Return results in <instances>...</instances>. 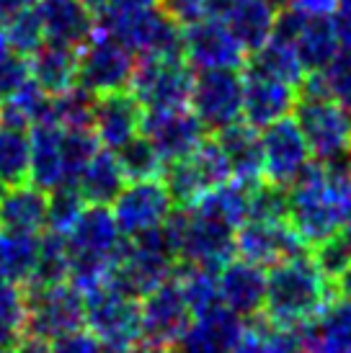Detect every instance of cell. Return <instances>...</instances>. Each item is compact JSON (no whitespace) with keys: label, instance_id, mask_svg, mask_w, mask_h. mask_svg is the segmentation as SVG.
<instances>
[{"label":"cell","instance_id":"obj_1","mask_svg":"<svg viewBox=\"0 0 351 353\" xmlns=\"http://www.w3.org/2000/svg\"><path fill=\"white\" fill-rule=\"evenodd\" d=\"M351 216V157L310 163L290 186V225L307 248L339 235Z\"/></svg>","mask_w":351,"mask_h":353},{"label":"cell","instance_id":"obj_2","mask_svg":"<svg viewBox=\"0 0 351 353\" xmlns=\"http://www.w3.org/2000/svg\"><path fill=\"white\" fill-rule=\"evenodd\" d=\"M333 299L331 284L310 253L294 255L272 265L266 274L263 317L276 325H305L318 317Z\"/></svg>","mask_w":351,"mask_h":353},{"label":"cell","instance_id":"obj_3","mask_svg":"<svg viewBox=\"0 0 351 353\" xmlns=\"http://www.w3.org/2000/svg\"><path fill=\"white\" fill-rule=\"evenodd\" d=\"M93 29L119 41L137 57H184V26L160 8L137 13L101 10Z\"/></svg>","mask_w":351,"mask_h":353},{"label":"cell","instance_id":"obj_4","mask_svg":"<svg viewBox=\"0 0 351 353\" xmlns=\"http://www.w3.org/2000/svg\"><path fill=\"white\" fill-rule=\"evenodd\" d=\"M86 325L96 335L98 343L111 351L127 353L142 341V312L140 299L119 292L108 281H101L86 292Z\"/></svg>","mask_w":351,"mask_h":353},{"label":"cell","instance_id":"obj_5","mask_svg":"<svg viewBox=\"0 0 351 353\" xmlns=\"http://www.w3.org/2000/svg\"><path fill=\"white\" fill-rule=\"evenodd\" d=\"M294 121L318 163L351 157V111L333 99H297Z\"/></svg>","mask_w":351,"mask_h":353},{"label":"cell","instance_id":"obj_6","mask_svg":"<svg viewBox=\"0 0 351 353\" xmlns=\"http://www.w3.org/2000/svg\"><path fill=\"white\" fill-rule=\"evenodd\" d=\"M191 83L194 70L184 57H140L129 88L145 111H166L189 106Z\"/></svg>","mask_w":351,"mask_h":353},{"label":"cell","instance_id":"obj_7","mask_svg":"<svg viewBox=\"0 0 351 353\" xmlns=\"http://www.w3.org/2000/svg\"><path fill=\"white\" fill-rule=\"evenodd\" d=\"M21 289L26 299V333L52 341L86 325V296L70 281Z\"/></svg>","mask_w":351,"mask_h":353},{"label":"cell","instance_id":"obj_8","mask_svg":"<svg viewBox=\"0 0 351 353\" xmlns=\"http://www.w3.org/2000/svg\"><path fill=\"white\" fill-rule=\"evenodd\" d=\"M135 62V54L127 47H122L111 37L93 29L91 37L78 47L75 85H83L93 96H106V93L124 90L132 83Z\"/></svg>","mask_w":351,"mask_h":353},{"label":"cell","instance_id":"obj_9","mask_svg":"<svg viewBox=\"0 0 351 353\" xmlns=\"http://www.w3.org/2000/svg\"><path fill=\"white\" fill-rule=\"evenodd\" d=\"M194 117L207 132H220L240 121L243 114V72L240 70H199L189 96Z\"/></svg>","mask_w":351,"mask_h":353},{"label":"cell","instance_id":"obj_10","mask_svg":"<svg viewBox=\"0 0 351 353\" xmlns=\"http://www.w3.org/2000/svg\"><path fill=\"white\" fill-rule=\"evenodd\" d=\"M263 181L290 188L312 163L310 148L292 117H284L263 129L261 134Z\"/></svg>","mask_w":351,"mask_h":353},{"label":"cell","instance_id":"obj_11","mask_svg":"<svg viewBox=\"0 0 351 353\" xmlns=\"http://www.w3.org/2000/svg\"><path fill=\"white\" fill-rule=\"evenodd\" d=\"M171 209H173V199L168 194L163 178L132 181L111 201V214L124 237H135L140 232L160 227L171 214Z\"/></svg>","mask_w":351,"mask_h":353},{"label":"cell","instance_id":"obj_12","mask_svg":"<svg viewBox=\"0 0 351 353\" xmlns=\"http://www.w3.org/2000/svg\"><path fill=\"white\" fill-rule=\"evenodd\" d=\"M140 312H142V341L163 348H173L194 317L176 276L166 279L140 299Z\"/></svg>","mask_w":351,"mask_h":353},{"label":"cell","instance_id":"obj_13","mask_svg":"<svg viewBox=\"0 0 351 353\" xmlns=\"http://www.w3.org/2000/svg\"><path fill=\"white\" fill-rule=\"evenodd\" d=\"M140 132L150 139L163 163H176L189 157L207 137V129L189 108H166V111H145L140 121Z\"/></svg>","mask_w":351,"mask_h":353},{"label":"cell","instance_id":"obj_14","mask_svg":"<svg viewBox=\"0 0 351 353\" xmlns=\"http://www.w3.org/2000/svg\"><path fill=\"white\" fill-rule=\"evenodd\" d=\"M310 248L303 243V237L294 232V227L287 219L279 222H263V219H245L235 230V253L256 265H269L294 255L307 253Z\"/></svg>","mask_w":351,"mask_h":353},{"label":"cell","instance_id":"obj_15","mask_svg":"<svg viewBox=\"0 0 351 353\" xmlns=\"http://www.w3.org/2000/svg\"><path fill=\"white\" fill-rule=\"evenodd\" d=\"M184 59L191 70H243L245 54L220 19H202L184 29Z\"/></svg>","mask_w":351,"mask_h":353},{"label":"cell","instance_id":"obj_16","mask_svg":"<svg viewBox=\"0 0 351 353\" xmlns=\"http://www.w3.org/2000/svg\"><path fill=\"white\" fill-rule=\"evenodd\" d=\"M248 323L225 304H217L202 314H194L181 338L176 341L178 353H233L243 341Z\"/></svg>","mask_w":351,"mask_h":353},{"label":"cell","instance_id":"obj_17","mask_svg":"<svg viewBox=\"0 0 351 353\" xmlns=\"http://www.w3.org/2000/svg\"><path fill=\"white\" fill-rule=\"evenodd\" d=\"M243 72V119L248 127L266 129L279 119L290 117V111L297 106V88L287 85L282 80L266 78L251 70Z\"/></svg>","mask_w":351,"mask_h":353},{"label":"cell","instance_id":"obj_18","mask_svg":"<svg viewBox=\"0 0 351 353\" xmlns=\"http://www.w3.org/2000/svg\"><path fill=\"white\" fill-rule=\"evenodd\" d=\"M217 289H220V304L243 320L263 312L266 302V268L256 265L245 258H230L217 271Z\"/></svg>","mask_w":351,"mask_h":353},{"label":"cell","instance_id":"obj_19","mask_svg":"<svg viewBox=\"0 0 351 353\" xmlns=\"http://www.w3.org/2000/svg\"><path fill=\"white\" fill-rule=\"evenodd\" d=\"M142 114H145V108L140 106V101L132 93H127V90L96 96L91 129L96 134L98 145H104L111 152L119 150L127 139L140 134Z\"/></svg>","mask_w":351,"mask_h":353},{"label":"cell","instance_id":"obj_20","mask_svg":"<svg viewBox=\"0 0 351 353\" xmlns=\"http://www.w3.org/2000/svg\"><path fill=\"white\" fill-rule=\"evenodd\" d=\"M34 10L44 29V41L78 50L93 31V13L80 0H37Z\"/></svg>","mask_w":351,"mask_h":353},{"label":"cell","instance_id":"obj_21","mask_svg":"<svg viewBox=\"0 0 351 353\" xmlns=\"http://www.w3.org/2000/svg\"><path fill=\"white\" fill-rule=\"evenodd\" d=\"M212 137L222 150L235 181L248 183V186L263 181V155L258 129L248 127L245 121H235L230 127L215 132Z\"/></svg>","mask_w":351,"mask_h":353},{"label":"cell","instance_id":"obj_22","mask_svg":"<svg viewBox=\"0 0 351 353\" xmlns=\"http://www.w3.org/2000/svg\"><path fill=\"white\" fill-rule=\"evenodd\" d=\"M305 353H351V299H331L303 325Z\"/></svg>","mask_w":351,"mask_h":353},{"label":"cell","instance_id":"obj_23","mask_svg":"<svg viewBox=\"0 0 351 353\" xmlns=\"http://www.w3.org/2000/svg\"><path fill=\"white\" fill-rule=\"evenodd\" d=\"M0 230L39 235L47 230V191L37 186L3 188L0 194Z\"/></svg>","mask_w":351,"mask_h":353},{"label":"cell","instance_id":"obj_24","mask_svg":"<svg viewBox=\"0 0 351 353\" xmlns=\"http://www.w3.org/2000/svg\"><path fill=\"white\" fill-rule=\"evenodd\" d=\"M274 19L276 10L263 0H233L222 16V23L230 29L240 50L245 54H254L272 39Z\"/></svg>","mask_w":351,"mask_h":353},{"label":"cell","instance_id":"obj_25","mask_svg":"<svg viewBox=\"0 0 351 353\" xmlns=\"http://www.w3.org/2000/svg\"><path fill=\"white\" fill-rule=\"evenodd\" d=\"M31 142V165L29 181L31 186L41 191H52L65 183V165H62V129L55 124H34L29 134Z\"/></svg>","mask_w":351,"mask_h":353},{"label":"cell","instance_id":"obj_26","mask_svg":"<svg viewBox=\"0 0 351 353\" xmlns=\"http://www.w3.org/2000/svg\"><path fill=\"white\" fill-rule=\"evenodd\" d=\"M29 78L44 88L49 96L62 93L75 85L78 78V50L65 47V44H55V41H44L39 50L29 54Z\"/></svg>","mask_w":351,"mask_h":353},{"label":"cell","instance_id":"obj_27","mask_svg":"<svg viewBox=\"0 0 351 353\" xmlns=\"http://www.w3.org/2000/svg\"><path fill=\"white\" fill-rule=\"evenodd\" d=\"M124 173L117 163V155L106 148H98L96 155L88 160L83 173L78 178V191L83 194L88 204H104L108 206L119 196V191L124 188Z\"/></svg>","mask_w":351,"mask_h":353},{"label":"cell","instance_id":"obj_28","mask_svg":"<svg viewBox=\"0 0 351 353\" xmlns=\"http://www.w3.org/2000/svg\"><path fill=\"white\" fill-rule=\"evenodd\" d=\"M39 258V235L0 230V281L23 286Z\"/></svg>","mask_w":351,"mask_h":353},{"label":"cell","instance_id":"obj_29","mask_svg":"<svg viewBox=\"0 0 351 353\" xmlns=\"http://www.w3.org/2000/svg\"><path fill=\"white\" fill-rule=\"evenodd\" d=\"M243 70H251V72H258V75H266V78L274 80H282V83L294 85V88L305 78V70L300 65L294 44H287V41L279 39H269L261 50L254 52L251 59H245Z\"/></svg>","mask_w":351,"mask_h":353},{"label":"cell","instance_id":"obj_30","mask_svg":"<svg viewBox=\"0 0 351 353\" xmlns=\"http://www.w3.org/2000/svg\"><path fill=\"white\" fill-rule=\"evenodd\" d=\"M248 194H251L248 183L225 181L217 188L207 191L205 196H199V201L191 209L199 212V214L212 216V219H220V222L238 230L248 219Z\"/></svg>","mask_w":351,"mask_h":353},{"label":"cell","instance_id":"obj_31","mask_svg":"<svg viewBox=\"0 0 351 353\" xmlns=\"http://www.w3.org/2000/svg\"><path fill=\"white\" fill-rule=\"evenodd\" d=\"M294 50L305 72H321L323 68H328V62L341 50L331 19H307L294 41Z\"/></svg>","mask_w":351,"mask_h":353},{"label":"cell","instance_id":"obj_32","mask_svg":"<svg viewBox=\"0 0 351 353\" xmlns=\"http://www.w3.org/2000/svg\"><path fill=\"white\" fill-rule=\"evenodd\" d=\"M47 111L49 93L29 78L21 88L13 90L8 99L0 101V124L16 129L34 127V124L47 121Z\"/></svg>","mask_w":351,"mask_h":353},{"label":"cell","instance_id":"obj_33","mask_svg":"<svg viewBox=\"0 0 351 353\" xmlns=\"http://www.w3.org/2000/svg\"><path fill=\"white\" fill-rule=\"evenodd\" d=\"M31 142L26 129L0 124V186L13 188L29 181Z\"/></svg>","mask_w":351,"mask_h":353},{"label":"cell","instance_id":"obj_34","mask_svg":"<svg viewBox=\"0 0 351 353\" xmlns=\"http://www.w3.org/2000/svg\"><path fill=\"white\" fill-rule=\"evenodd\" d=\"M176 281L181 284L184 299L191 314H202L220 304V289H217V268L191 265L184 261H176Z\"/></svg>","mask_w":351,"mask_h":353},{"label":"cell","instance_id":"obj_35","mask_svg":"<svg viewBox=\"0 0 351 353\" xmlns=\"http://www.w3.org/2000/svg\"><path fill=\"white\" fill-rule=\"evenodd\" d=\"M70 274V255L68 240L62 232L47 230L39 235V258L34 265V274L23 286H52L68 281Z\"/></svg>","mask_w":351,"mask_h":353},{"label":"cell","instance_id":"obj_36","mask_svg":"<svg viewBox=\"0 0 351 353\" xmlns=\"http://www.w3.org/2000/svg\"><path fill=\"white\" fill-rule=\"evenodd\" d=\"M93 103L96 96L83 85L62 90L49 96L47 124H55L59 129H88L93 121Z\"/></svg>","mask_w":351,"mask_h":353},{"label":"cell","instance_id":"obj_37","mask_svg":"<svg viewBox=\"0 0 351 353\" xmlns=\"http://www.w3.org/2000/svg\"><path fill=\"white\" fill-rule=\"evenodd\" d=\"M117 163L127 181H150V178H163L166 163L160 160L155 148L150 145L145 134H135L127 139L119 150H114Z\"/></svg>","mask_w":351,"mask_h":353},{"label":"cell","instance_id":"obj_38","mask_svg":"<svg viewBox=\"0 0 351 353\" xmlns=\"http://www.w3.org/2000/svg\"><path fill=\"white\" fill-rule=\"evenodd\" d=\"M26 330V299L23 289L0 281V348H13Z\"/></svg>","mask_w":351,"mask_h":353},{"label":"cell","instance_id":"obj_39","mask_svg":"<svg viewBox=\"0 0 351 353\" xmlns=\"http://www.w3.org/2000/svg\"><path fill=\"white\" fill-rule=\"evenodd\" d=\"M248 219H263V222H290V188L258 181L251 186L248 194Z\"/></svg>","mask_w":351,"mask_h":353},{"label":"cell","instance_id":"obj_40","mask_svg":"<svg viewBox=\"0 0 351 353\" xmlns=\"http://www.w3.org/2000/svg\"><path fill=\"white\" fill-rule=\"evenodd\" d=\"M98 139L93 129H62V165H65V183H78L83 168L96 155Z\"/></svg>","mask_w":351,"mask_h":353},{"label":"cell","instance_id":"obj_41","mask_svg":"<svg viewBox=\"0 0 351 353\" xmlns=\"http://www.w3.org/2000/svg\"><path fill=\"white\" fill-rule=\"evenodd\" d=\"M86 204L88 201L83 199V194L78 191L75 183L55 186L47 196V230H55V232L65 235Z\"/></svg>","mask_w":351,"mask_h":353},{"label":"cell","instance_id":"obj_42","mask_svg":"<svg viewBox=\"0 0 351 353\" xmlns=\"http://www.w3.org/2000/svg\"><path fill=\"white\" fill-rule=\"evenodd\" d=\"M6 37H8V47L13 54H21V57L34 54L44 44V29H41L37 10L29 8L19 16H13L6 23Z\"/></svg>","mask_w":351,"mask_h":353},{"label":"cell","instance_id":"obj_43","mask_svg":"<svg viewBox=\"0 0 351 353\" xmlns=\"http://www.w3.org/2000/svg\"><path fill=\"white\" fill-rule=\"evenodd\" d=\"M323 85L328 99L351 111V50H339V54L321 70Z\"/></svg>","mask_w":351,"mask_h":353},{"label":"cell","instance_id":"obj_44","mask_svg":"<svg viewBox=\"0 0 351 353\" xmlns=\"http://www.w3.org/2000/svg\"><path fill=\"white\" fill-rule=\"evenodd\" d=\"M310 255H312V261H315V265L321 268V274L328 279V284L351 263L349 243H346V237H343L341 232L328 237V240H323L318 245H312Z\"/></svg>","mask_w":351,"mask_h":353},{"label":"cell","instance_id":"obj_45","mask_svg":"<svg viewBox=\"0 0 351 353\" xmlns=\"http://www.w3.org/2000/svg\"><path fill=\"white\" fill-rule=\"evenodd\" d=\"M49 353H101V343L88 327H78L59 338H52Z\"/></svg>","mask_w":351,"mask_h":353},{"label":"cell","instance_id":"obj_46","mask_svg":"<svg viewBox=\"0 0 351 353\" xmlns=\"http://www.w3.org/2000/svg\"><path fill=\"white\" fill-rule=\"evenodd\" d=\"M29 80V62L10 52L8 57L0 59V101H6L16 88Z\"/></svg>","mask_w":351,"mask_h":353},{"label":"cell","instance_id":"obj_47","mask_svg":"<svg viewBox=\"0 0 351 353\" xmlns=\"http://www.w3.org/2000/svg\"><path fill=\"white\" fill-rule=\"evenodd\" d=\"M160 10L168 13L178 26H191L196 21L207 19L205 0H160Z\"/></svg>","mask_w":351,"mask_h":353},{"label":"cell","instance_id":"obj_48","mask_svg":"<svg viewBox=\"0 0 351 353\" xmlns=\"http://www.w3.org/2000/svg\"><path fill=\"white\" fill-rule=\"evenodd\" d=\"M290 6L307 19H331L339 8V0H292Z\"/></svg>","mask_w":351,"mask_h":353},{"label":"cell","instance_id":"obj_49","mask_svg":"<svg viewBox=\"0 0 351 353\" xmlns=\"http://www.w3.org/2000/svg\"><path fill=\"white\" fill-rule=\"evenodd\" d=\"M331 23L341 50H351V8H336Z\"/></svg>","mask_w":351,"mask_h":353},{"label":"cell","instance_id":"obj_50","mask_svg":"<svg viewBox=\"0 0 351 353\" xmlns=\"http://www.w3.org/2000/svg\"><path fill=\"white\" fill-rule=\"evenodd\" d=\"M13 353H49V341L47 338H41V335H34V333H26L21 335L16 345H13Z\"/></svg>","mask_w":351,"mask_h":353},{"label":"cell","instance_id":"obj_51","mask_svg":"<svg viewBox=\"0 0 351 353\" xmlns=\"http://www.w3.org/2000/svg\"><path fill=\"white\" fill-rule=\"evenodd\" d=\"M160 0H106V8L114 13H137V10H150L158 8Z\"/></svg>","mask_w":351,"mask_h":353},{"label":"cell","instance_id":"obj_52","mask_svg":"<svg viewBox=\"0 0 351 353\" xmlns=\"http://www.w3.org/2000/svg\"><path fill=\"white\" fill-rule=\"evenodd\" d=\"M37 0H0V23H8L13 16L34 8Z\"/></svg>","mask_w":351,"mask_h":353},{"label":"cell","instance_id":"obj_53","mask_svg":"<svg viewBox=\"0 0 351 353\" xmlns=\"http://www.w3.org/2000/svg\"><path fill=\"white\" fill-rule=\"evenodd\" d=\"M233 353H272V351H269V348H266V343L258 338V333L248 327V330H245V335H243V341L235 345Z\"/></svg>","mask_w":351,"mask_h":353},{"label":"cell","instance_id":"obj_54","mask_svg":"<svg viewBox=\"0 0 351 353\" xmlns=\"http://www.w3.org/2000/svg\"><path fill=\"white\" fill-rule=\"evenodd\" d=\"M331 292L339 299H351V263L331 281Z\"/></svg>","mask_w":351,"mask_h":353},{"label":"cell","instance_id":"obj_55","mask_svg":"<svg viewBox=\"0 0 351 353\" xmlns=\"http://www.w3.org/2000/svg\"><path fill=\"white\" fill-rule=\"evenodd\" d=\"M205 3H207V19L222 21V16L227 13V8H230L233 0H205Z\"/></svg>","mask_w":351,"mask_h":353},{"label":"cell","instance_id":"obj_56","mask_svg":"<svg viewBox=\"0 0 351 353\" xmlns=\"http://www.w3.org/2000/svg\"><path fill=\"white\" fill-rule=\"evenodd\" d=\"M80 3H83V6H86V8L91 10L93 16H98L101 10L106 8V0H80Z\"/></svg>","mask_w":351,"mask_h":353},{"label":"cell","instance_id":"obj_57","mask_svg":"<svg viewBox=\"0 0 351 353\" xmlns=\"http://www.w3.org/2000/svg\"><path fill=\"white\" fill-rule=\"evenodd\" d=\"M10 54V47H8V37H6V29H3V23H0V59L8 57Z\"/></svg>","mask_w":351,"mask_h":353},{"label":"cell","instance_id":"obj_58","mask_svg":"<svg viewBox=\"0 0 351 353\" xmlns=\"http://www.w3.org/2000/svg\"><path fill=\"white\" fill-rule=\"evenodd\" d=\"M263 3H269V6H272V8L276 10V13H279V10L287 8V6L292 3V0H263Z\"/></svg>","mask_w":351,"mask_h":353},{"label":"cell","instance_id":"obj_59","mask_svg":"<svg viewBox=\"0 0 351 353\" xmlns=\"http://www.w3.org/2000/svg\"><path fill=\"white\" fill-rule=\"evenodd\" d=\"M341 235L346 237V243H349V250H351V216H349V222H346V225H343Z\"/></svg>","mask_w":351,"mask_h":353},{"label":"cell","instance_id":"obj_60","mask_svg":"<svg viewBox=\"0 0 351 353\" xmlns=\"http://www.w3.org/2000/svg\"><path fill=\"white\" fill-rule=\"evenodd\" d=\"M339 8H351V0H339Z\"/></svg>","mask_w":351,"mask_h":353},{"label":"cell","instance_id":"obj_61","mask_svg":"<svg viewBox=\"0 0 351 353\" xmlns=\"http://www.w3.org/2000/svg\"><path fill=\"white\" fill-rule=\"evenodd\" d=\"M101 353H122V351H111V348H104V345H101Z\"/></svg>","mask_w":351,"mask_h":353},{"label":"cell","instance_id":"obj_62","mask_svg":"<svg viewBox=\"0 0 351 353\" xmlns=\"http://www.w3.org/2000/svg\"><path fill=\"white\" fill-rule=\"evenodd\" d=\"M168 353H178V351H176V348H168Z\"/></svg>","mask_w":351,"mask_h":353}]
</instances>
